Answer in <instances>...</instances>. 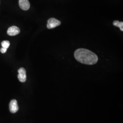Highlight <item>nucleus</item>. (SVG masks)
I'll use <instances>...</instances> for the list:
<instances>
[{"instance_id": "nucleus-8", "label": "nucleus", "mask_w": 123, "mask_h": 123, "mask_svg": "<svg viewBox=\"0 0 123 123\" xmlns=\"http://www.w3.org/2000/svg\"><path fill=\"white\" fill-rule=\"evenodd\" d=\"M10 43L8 41H4L1 43V46L2 48L7 49L9 47Z\"/></svg>"}, {"instance_id": "nucleus-6", "label": "nucleus", "mask_w": 123, "mask_h": 123, "mask_svg": "<svg viewBox=\"0 0 123 123\" xmlns=\"http://www.w3.org/2000/svg\"><path fill=\"white\" fill-rule=\"evenodd\" d=\"M19 4L20 8L24 11L28 10L30 7L28 0H19Z\"/></svg>"}, {"instance_id": "nucleus-5", "label": "nucleus", "mask_w": 123, "mask_h": 123, "mask_svg": "<svg viewBox=\"0 0 123 123\" xmlns=\"http://www.w3.org/2000/svg\"><path fill=\"white\" fill-rule=\"evenodd\" d=\"M20 32V29L16 26H12L9 27L7 31L8 35L11 36L17 35Z\"/></svg>"}, {"instance_id": "nucleus-4", "label": "nucleus", "mask_w": 123, "mask_h": 123, "mask_svg": "<svg viewBox=\"0 0 123 123\" xmlns=\"http://www.w3.org/2000/svg\"><path fill=\"white\" fill-rule=\"evenodd\" d=\"M9 110L12 113H15L19 110L18 102L16 99L11 100L9 104Z\"/></svg>"}, {"instance_id": "nucleus-7", "label": "nucleus", "mask_w": 123, "mask_h": 123, "mask_svg": "<svg viewBox=\"0 0 123 123\" xmlns=\"http://www.w3.org/2000/svg\"><path fill=\"white\" fill-rule=\"evenodd\" d=\"M113 25L115 26L119 27L121 31H123V22H119V21H114L113 22Z\"/></svg>"}, {"instance_id": "nucleus-9", "label": "nucleus", "mask_w": 123, "mask_h": 123, "mask_svg": "<svg viewBox=\"0 0 123 123\" xmlns=\"http://www.w3.org/2000/svg\"><path fill=\"white\" fill-rule=\"evenodd\" d=\"M7 49H5V48H2L0 49V51L1 53H6V52Z\"/></svg>"}, {"instance_id": "nucleus-3", "label": "nucleus", "mask_w": 123, "mask_h": 123, "mask_svg": "<svg viewBox=\"0 0 123 123\" xmlns=\"http://www.w3.org/2000/svg\"><path fill=\"white\" fill-rule=\"evenodd\" d=\"M18 79L19 80L22 82L24 83L26 82V71L23 68H21L18 70Z\"/></svg>"}, {"instance_id": "nucleus-2", "label": "nucleus", "mask_w": 123, "mask_h": 123, "mask_svg": "<svg viewBox=\"0 0 123 123\" xmlns=\"http://www.w3.org/2000/svg\"><path fill=\"white\" fill-rule=\"evenodd\" d=\"M61 22L54 18H51L48 21L47 27L48 29H53L60 25Z\"/></svg>"}, {"instance_id": "nucleus-1", "label": "nucleus", "mask_w": 123, "mask_h": 123, "mask_svg": "<svg viewBox=\"0 0 123 123\" xmlns=\"http://www.w3.org/2000/svg\"><path fill=\"white\" fill-rule=\"evenodd\" d=\"M76 59L82 63L87 65L96 64L98 61L97 55L92 51L84 49H79L74 53Z\"/></svg>"}]
</instances>
